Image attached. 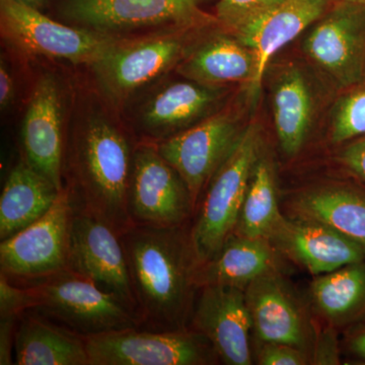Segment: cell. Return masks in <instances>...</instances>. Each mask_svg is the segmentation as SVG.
Segmentation results:
<instances>
[{"label":"cell","mask_w":365,"mask_h":365,"mask_svg":"<svg viewBox=\"0 0 365 365\" xmlns=\"http://www.w3.org/2000/svg\"><path fill=\"white\" fill-rule=\"evenodd\" d=\"M79 91L67 120L63 187L73 210L96 216L121 235L134 225L128 195L138 140L95 88Z\"/></svg>","instance_id":"1"},{"label":"cell","mask_w":365,"mask_h":365,"mask_svg":"<svg viewBox=\"0 0 365 365\" xmlns=\"http://www.w3.org/2000/svg\"><path fill=\"white\" fill-rule=\"evenodd\" d=\"M137 313L151 330H181L193 312L199 267L181 227L136 225L121 235Z\"/></svg>","instance_id":"2"},{"label":"cell","mask_w":365,"mask_h":365,"mask_svg":"<svg viewBox=\"0 0 365 365\" xmlns=\"http://www.w3.org/2000/svg\"><path fill=\"white\" fill-rule=\"evenodd\" d=\"M217 19L132 39L115 40L88 67L93 88L121 113L144 91L176 71Z\"/></svg>","instance_id":"3"},{"label":"cell","mask_w":365,"mask_h":365,"mask_svg":"<svg viewBox=\"0 0 365 365\" xmlns=\"http://www.w3.org/2000/svg\"><path fill=\"white\" fill-rule=\"evenodd\" d=\"M218 0H50V16L113 40L132 39L215 19Z\"/></svg>","instance_id":"4"},{"label":"cell","mask_w":365,"mask_h":365,"mask_svg":"<svg viewBox=\"0 0 365 365\" xmlns=\"http://www.w3.org/2000/svg\"><path fill=\"white\" fill-rule=\"evenodd\" d=\"M263 91L242 86L215 114L167 140L155 143L188 187L194 205L258 111Z\"/></svg>","instance_id":"5"},{"label":"cell","mask_w":365,"mask_h":365,"mask_svg":"<svg viewBox=\"0 0 365 365\" xmlns=\"http://www.w3.org/2000/svg\"><path fill=\"white\" fill-rule=\"evenodd\" d=\"M281 153L294 158L302 153L319 125L324 124L336 93L299 50L276 55L262 79Z\"/></svg>","instance_id":"6"},{"label":"cell","mask_w":365,"mask_h":365,"mask_svg":"<svg viewBox=\"0 0 365 365\" xmlns=\"http://www.w3.org/2000/svg\"><path fill=\"white\" fill-rule=\"evenodd\" d=\"M265 148V127L257 111L239 143L206 186L191 240L199 263L212 259L239 222L252 170Z\"/></svg>","instance_id":"7"},{"label":"cell","mask_w":365,"mask_h":365,"mask_svg":"<svg viewBox=\"0 0 365 365\" xmlns=\"http://www.w3.org/2000/svg\"><path fill=\"white\" fill-rule=\"evenodd\" d=\"M240 88H217L169 74L120 113L138 141L158 143L222 109Z\"/></svg>","instance_id":"8"},{"label":"cell","mask_w":365,"mask_h":365,"mask_svg":"<svg viewBox=\"0 0 365 365\" xmlns=\"http://www.w3.org/2000/svg\"><path fill=\"white\" fill-rule=\"evenodd\" d=\"M30 311L83 337L141 327L138 314L116 295L71 269L29 287Z\"/></svg>","instance_id":"9"},{"label":"cell","mask_w":365,"mask_h":365,"mask_svg":"<svg viewBox=\"0 0 365 365\" xmlns=\"http://www.w3.org/2000/svg\"><path fill=\"white\" fill-rule=\"evenodd\" d=\"M297 50L336 93L364 81L365 4L331 2Z\"/></svg>","instance_id":"10"},{"label":"cell","mask_w":365,"mask_h":365,"mask_svg":"<svg viewBox=\"0 0 365 365\" xmlns=\"http://www.w3.org/2000/svg\"><path fill=\"white\" fill-rule=\"evenodd\" d=\"M0 31L6 45L26 58L44 57L86 67L115 41L66 25L16 0H0Z\"/></svg>","instance_id":"11"},{"label":"cell","mask_w":365,"mask_h":365,"mask_svg":"<svg viewBox=\"0 0 365 365\" xmlns=\"http://www.w3.org/2000/svg\"><path fill=\"white\" fill-rule=\"evenodd\" d=\"M123 329L85 337L90 365H202L215 350L200 333Z\"/></svg>","instance_id":"12"},{"label":"cell","mask_w":365,"mask_h":365,"mask_svg":"<svg viewBox=\"0 0 365 365\" xmlns=\"http://www.w3.org/2000/svg\"><path fill=\"white\" fill-rule=\"evenodd\" d=\"M128 205L134 225L157 227H181L195 207L186 182L155 143L136 144Z\"/></svg>","instance_id":"13"},{"label":"cell","mask_w":365,"mask_h":365,"mask_svg":"<svg viewBox=\"0 0 365 365\" xmlns=\"http://www.w3.org/2000/svg\"><path fill=\"white\" fill-rule=\"evenodd\" d=\"M72 206L66 189L40 220L0 244L1 273L44 279L69 269Z\"/></svg>","instance_id":"14"},{"label":"cell","mask_w":365,"mask_h":365,"mask_svg":"<svg viewBox=\"0 0 365 365\" xmlns=\"http://www.w3.org/2000/svg\"><path fill=\"white\" fill-rule=\"evenodd\" d=\"M66 93L58 76L46 72L34 83L23 127V158L63 190L66 136Z\"/></svg>","instance_id":"15"},{"label":"cell","mask_w":365,"mask_h":365,"mask_svg":"<svg viewBox=\"0 0 365 365\" xmlns=\"http://www.w3.org/2000/svg\"><path fill=\"white\" fill-rule=\"evenodd\" d=\"M69 269L116 295L138 314L120 235L96 216L73 209Z\"/></svg>","instance_id":"16"},{"label":"cell","mask_w":365,"mask_h":365,"mask_svg":"<svg viewBox=\"0 0 365 365\" xmlns=\"http://www.w3.org/2000/svg\"><path fill=\"white\" fill-rule=\"evenodd\" d=\"M194 304L192 324L225 364H252L250 331L253 328L246 292L230 285L200 287Z\"/></svg>","instance_id":"17"},{"label":"cell","mask_w":365,"mask_h":365,"mask_svg":"<svg viewBox=\"0 0 365 365\" xmlns=\"http://www.w3.org/2000/svg\"><path fill=\"white\" fill-rule=\"evenodd\" d=\"M175 72L205 86H251L255 90L263 91L258 52L220 24L199 41Z\"/></svg>","instance_id":"18"},{"label":"cell","mask_w":365,"mask_h":365,"mask_svg":"<svg viewBox=\"0 0 365 365\" xmlns=\"http://www.w3.org/2000/svg\"><path fill=\"white\" fill-rule=\"evenodd\" d=\"M270 241L314 275L364 262L365 248L334 228L313 220L283 217Z\"/></svg>","instance_id":"19"},{"label":"cell","mask_w":365,"mask_h":365,"mask_svg":"<svg viewBox=\"0 0 365 365\" xmlns=\"http://www.w3.org/2000/svg\"><path fill=\"white\" fill-rule=\"evenodd\" d=\"M329 0H285L234 34L258 52L262 79L269 62L299 39L330 6Z\"/></svg>","instance_id":"20"},{"label":"cell","mask_w":365,"mask_h":365,"mask_svg":"<svg viewBox=\"0 0 365 365\" xmlns=\"http://www.w3.org/2000/svg\"><path fill=\"white\" fill-rule=\"evenodd\" d=\"M245 292L253 329L262 342L302 348L306 343L304 319L275 272L257 278Z\"/></svg>","instance_id":"21"},{"label":"cell","mask_w":365,"mask_h":365,"mask_svg":"<svg viewBox=\"0 0 365 365\" xmlns=\"http://www.w3.org/2000/svg\"><path fill=\"white\" fill-rule=\"evenodd\" d=\"M16 326L14 364L90 365L85 337L37 313H24Z\"/></svg>","instance_id":"22"},{"label":"cell","mask_w":365,"mask_h":365,"mask_svg":"<svg viewBox=\"0 0 365 365\" xmlns=\"http://www.w3.org/2000/svg\"><path fill=\"white\" fill-rule=\"evenodd\" d=\"M61 192L21 158L9 172L0 197V240L4 241L40 220Z\"/></svg>","instance_id":"23"},{"label":"cell","mask_w":365,"mask_h":365,"mask_svg":"<svg viewBox=\"0 0 365 365\" xmlns=\"http://www.w3.org/2000/svg\"><path fill=\"white\" fill-rule=\"evenodd\" d=\"M276 256L270 240L230 235L210 260L199 264L197 287L230 285L246 289L257 278L275 272Z\"/></svg>","instance_id":"24"},{"label":"cell","mask_w":365,"mask_h":365,"mask_svg":"<svg viewBox=\"0 0 365 365\" xmlns=\"http://www.w3.org/2000/svg\"><path fill=\"white\" fill-rule=\"evenodd\" d=\"M292 211L297 218L334 228L365 248V196L349 187L323 185L295 197Z\"/></svg>","instance_id":"25"},{"label":"cell","mask_w":365,"mask_h":365,"mask_svg":"<svg viewBox=\"0 0 365 365\" xmlns=\"http://www.w3.org/2000/svg\"><path fill=\"white\" fill-rule=\"evenodd\" d=\"M282 220L277 202L275 165L264 148L252 170L235 235L270 240Z\"/></svg>","instance_id":"26"},{"label":"cell","mask_w":365,"mask_h":365,"mask_svg":"<svg viewBox=\"0 0 365 365\" xmlns=\"http://www.w3.org/2000/svg\"><path fill=\"white\" fill-rule=\"evenodd\" d=\"M319 313L333 323L352 318L365 306V263L351 264L319 275L312 285Z\"/></svg>","instance_id":"27"},{"label":"cell","mask_w":365,"mask_h":365,"mask_svg":"<svg viewBox=\"0 0 365 365\" xmlns=\"http://www.w3.org/2000/svg\"><path fill=\"white\" fill-rule=\"evenodd\" d=\"M323 125L334 145L342 146L365 136V78L336 93Z\"/></svg>","instance_id":"28"},{"label":"cell","mask_w":365,"mask_h":365,"mask_svg":"<svg viewBox=\"0 0 365 365\" xmlns=\"http://www.w3.org/2000/svg\"><path fill=\"white\" fill-rule=\"evenodd\" d=\"M285 0H218L212 11L220 25L230 32L279 6Z\"/></svg>","instance_id":"29"},{"label":"cell","mask_w":365,"mask_h":365,"mask_svg":"<svg viewBox=\"0 0 365 365\" xmlns=\"http://www.w3.org/2000/svg\"><path fill=\"white\" fill-rule=\"evenodd\" d=\"M32 297L29 287H14L9 277L0 273V317L20 318L25 312L30 311Z\"/></svg>","instance_id":"30"},{"label":"cell","mask_w":365,"mask_h":365,"mask_svg":"<svg viewBox=\"0 0 365 365\" xmlns=\"http://www.w3.org/2000/svg\"><path fill=\"white\" fill-rule=\"evenodd\" d=\"M302 348L283 343L263 342L258 352V364L262 365L307 364Z\"/></svg>","instance_id":"31"},{"label":"cell","mask_w":365,"mask_h":365,"mask_svg":"<svg viewBox=\"0 0 365 365\" xmlns=\"http://www.w3.org/2000/svg\"><path fill=\"white\" fill-rule=\"evenodd\" d=\"M336 160L352 176L365 184V136L341 146Z\"/></svg>","instance_id":"32"},{"label":"cell","mask_w":365,"mask_h":365,"mask_svg":"<svg viewBox=\"0 0 365 365\" xmlns=\"http://www.w3.org/2000/svg\"><path fill=\"white\" fill-rule=\"evenodd\" d=\"M16 317H0V364H14L13 351L18 319Z\"/></svg>","instance_id":"33"},{"label":"cell","mask_w":365,"mask_h":365,"mask_svg":"<svg viewBox=\"0 0 365 365\" xmlns=\"http://www.w3.org/2000/svg\"><path fill=\"white\" fill-rule=\"evenodd\" d=\"M16 85L13 71L4 55L0 59V108L2 112L11 109L16 102Z\"/></svg>","instance_id":"34"},{"label":"cell","mask_w":365,"mask_h":365,"mask_svg":"<svg viewBox=\"0 0 365 365\" xmlns=\"http://www.w3.org/2000/svg\"><path fill=\"white\" fill-rule=\"evenodd\" d=\"M339 362L337 339L333 330H326L321 334L317 342L314 353L316 364H337Z\"/></svg>","instance_id":"35"},{"label":"cell","mask_w":365,"mask_h":365,"mask_svg":"<svg viewBox=\"0 0 365 365\" xmlns=\"http://www.w3.org/2000/svg\"><path fill=\"white\" fill-rule=\"evenodd\" d=\"M350 348L357 356L365 360V330L353 336L350 340Z\"/></svg>","instance_id":"36"},{"label":"cell","mask_w":365,"mask_h":365,"mask_svg":"<svg viewBox=\"0 0 365 365\" xmlns=\"http://www.w3.org/2000/svg\"><path fill=\"white\" fill-rule=\"evenodd\" d=\"M16 1L37 9V11H44L45 9H47L50 0H16Z\"/></svg>","instance_id":"37"},{"label":"cell","mask_w":365,"mask_h":365,"mask_svg":"<svg viewBox=\"0 0 365 365\" xmlns=\"http://www.w3.org/2000/svg\"><path fill=\"white\" fill-rule=\"evenodd\" d=\"M330 2H353V4H365V0H329Z\"/></svg>","instance_id":"38"}]
</instances>
